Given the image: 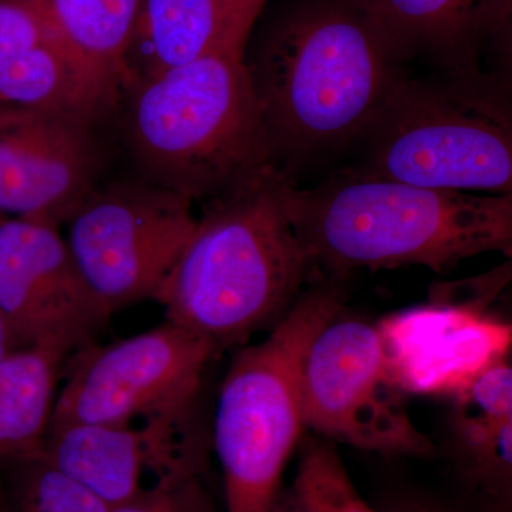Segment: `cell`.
<instances>
[{
	"mask_svg": "<svg viewBox=\"0 0 512 512\" xmlns=\"http://www.w3.org/2000/svg\"><path fill=\"white\" fill-rule=\"evenodd\" d=\"M53 33L99 116L119 107L124 59L141 0H42Z\"/></svg>",
	"mask_w": 512,
	"mask_h": 512,
	"instance_id": "cell-17",
	"label": "cell"
},
{
	"mask_svg": "<svg viewBox=\"0 0 512 512\" xmlns=\"http://www.w3.org/2000/svg\"><path fill=\"white\" fill-rule=\"evenodd\" d=\"M377 328L390 375L404 394L453 397L511 348V326L474 302L419 306Z\"/></svg>",
	"mask_w": 512,
	"mask_h": 512,
	"instance_id": "cell-13",
	"label": "cell"
},
{
	"mask_svg": "<svg viewBox=\"0 0 512 512\" xmlns=\"http://www.w3.org/2000/svg\"><path fill=\"white\" fill-rule=\"evenodd\" d=\"M121 101L141 180L192 202L217 200L282 170L245 53L221 47L131 87Z\"/></svg>",
	"mask_w": 512,
	"mask_h": 512,
	"instance_id": "cell-4",
	"label": "cell"
},
{
	"mask_svg": "<svg viewBox=\"0 0 512 512\" xmlns=\"http://www.w3.org/2000/svg\"><path fill=\"white\" fill-rule=\"evenodd\" d=\"M100 120L79 107L0 104V212L63 227L101 184Z\"/></svg>",
	"mask_w": 512,
	"mask_h": 512,
	"instance_id": "cell-10",
	"label": "cell"
},
{
	"mask_svg": "<svg viewBox=\"0 0 512 512\" xmlns=\"http://www.w3.org/2000/svg\"><path fill=\"white\" fill-rule=\"evenodd\" d=\"M291 177L276 170L202 204L197 228L156 301L165 320L221 350L274 328L312 278L288 211Z\"/></svg>",
	"mask_w": 512,
	"mask_h": 512,
	"instance_id": "cell-1",
	"label": "cell"
},
{
	"mask_svg": "<svg viewBox=\"0 0 512 512\" xmlns=\"http://www.w3.org/2000/svg\"><path fill=\"white\" fill-rule=\"evenodd\" d=\"M355 0H320L271 30L247 62L276 160L363 136L404 79Z\"/></svg>",
	"mask_w": 512,
	"mask_h": 512,
	"instance_id": "cell-3",
	"label": "cell"
},
{
	"mask_svg": "<svg viewBox=\"0 0 512 512\" xmlns=\"http://www.w3.org/2000/svg\"><path fill=\"white\" fill-rule=\"evenodd\" d=\"M0 104L83 106L79 73L42 0H0Z\"/></svg>",
	"mask_w": 512,
	"mask_h": 512,
	"instance_id": "cell-16",
	"label": "cell"
},
{
	"mask_svg": "<svg viewBox=\"0 0 512 512\" xmlns=\"http://www.w3.org/2000/svg\"><path fill=\"white\" fill-rule=\"evenodd\" d=\"M448 453L461 483L484 512H511L512 382L487 370L454 394Z\"/></svg>",
	"mask_w": 512,
	"mask_h": 512,
	"instance_id": "cell-15",
	"label": "cell"
},
{
	"mask_svg": "<svg viewBox=\"0 0 512 512\" xmlns=\"http://www.w3.org/2000/svg\"><path fill=\"white\" fill-rule=\"evenodd\" d=\"M296 235L316 268L419 265L447 271L464 259L512 249V194L417 187L363 171L286 192Z\"/></svg>",
	"mask_w": 512,
	"mask_h": 512,
	"instance_id": "cell-2",
	"label": "cell"
},
{
	"mask_svg": "<svg viewBox=\"0 0 512 512\" xmlns=\"http://www.w3.org/2000/svg\"><path fill=\"white\" fill-rule=\"evenodd\" d=\"M0 512H6L5 484L0 480Z\"/></svg>",
	"mask_w": 512,
	"mask_h": 512,
	"instance_id": "cell-27",
	"label": "cell"
},
{
	"mask_svg": "<svg viewBox=\"0 0 512 512\" xmlns=\"http://www.w3.org/2000/svg\"><path fill=\"white\" fill-rule=\"evenodd\" d=\"M342 308L336 282L313 285L268 338L239 350L232 360L214 421L225 512H271L305 427L299 382L306 350Z\"/></svg>",
	"mask_w": 512,
	"mask_h": 512,
	"instance_id": "cell-5",
	"label": "cell"
},
{
	"mask_svg": "<svg viewBox=\"0 0 512 512\" xmlns=\"http://www.w3.org/2000/svg\"><path fill=\"white\" fill-rule=\"evenodd\" d=\"M363 173L417 187L512 194V114L504 83L453 73L403 79L365 134Z\"/></svg>",
	"mask_w": 512,
	"mask_h": 512,
	"instance_id": "cell-6",
	"label": "cell"
},
{
	"mask_svg": "<svg viewBox=\"0 0 512 512\" xmlns=\"http://www.w3.org/2000/svg\"><path fill=\"white\" fill-rule=\"evenodd\" d=\"M397 59L424 52L477 73L481 43L505 35L511 0H355Z\"/></svg>",
	"mask_w": 512,
	"mask_h": 512,
	"instance_id": "cell-14",
	"label": "cell"
},
{
	"mask_svg": "<svg viewBox=\"0 0 512 512\" xmlns=\"http://www.w3.org/2000/svg\"><path fill=\"white\" fill-rule=\"evenodd\" d=\"M192 201L148 181L100 184L64 222L80 275L110 315L158 293L197 228Z\"/></svg>",
	"mask_w": 512,
	"mask_h": 512,
	"instance_id": "cell-7",
	"label": "cell"
},
{
	"mask_svg": "<svg viewBox=\"0 0 512 512\" xmlns=\"http://www.w3.org/2000/svg\"><path fill=\"white\" fill-rule=\"evenodd\" d=\"M18 349L22 348H20L18 340L13 335L8 320L0 311V360L5 359L6 356Z\"/></svg>",
	"mask_w": 512,
	"mask_h": 512,
	"instance_id": "cell-25",
	"label": "cell"
},
{
	"mask_svg": "<svg viewBox=\"0 0 512 512\" xmlns=\"http://www.w3.org/2000/svg\"><path fill=\"white\" fill-rule=\"evenodd\" d=\"M221 47L234 49L220 0H141L124 59L121 97Z\"/></svg>",
	"mask_w": 512,
	"mask_h": 512,
	"instance_id": "cell-18",
	"label": "cell"
},
{
	"mask_svg": "<svg viewBox=\"0 0 512 512\" xmlns=\"http://www.w3.org/2000/svg\"><path fill=\"white\" fill-rule=\"evenodd\" d=\"M271 512H302L291 487L282 485L281 491H279L278 497L272 505Z\"/></svg>",
	"mask_w": 512,
	"mask_h": 512,
	"instance_id": "cell-26",
	"label": "cell"
},
{
	"mask_svg": "<svg viewBox=\"0 0 512 512\" xmlns=\"http://www.w3.org/2000/svg\"><path fill=\"white\" fill-rule=\"evenodd\" d=\"M0 311L20 348L77 350L110 313L74 264L59 225L0 215Z\"/></svg>",
	"mask_w": 512,
	"mask_h": 512,
	"instance_id": "cell-11",
	"label": "cell"
},
{
	"mask_svg": "<svg viewBox=\"0 0 512 512\" xmlns=\"http://www.w3.org/2000/svg\"><path fill=\"white\" fill-rule=\"evenodd\" d=\"M192 416L138 424L72 423L49 427L43 457L64 476L116 507L154 478L185 467H207Z\"/></svg>",
	"mask_w": 512,
	"mask_h": 512,
	"instance_id": "cell-12",
	"label": "cell"
},
{
	"mask_svg": "<svg viewBox=\"0 0 512 512\" xmlns=\"http://www.w3.org/2000/svg\"><path fill=\"white\" fill-rule=\"evenodd\" d=\"M3 481L6 512H111L109 504L77 484L42 454L10 461Z\"/></svg>",
	"mask_w": 512,
	"mask_h": 512,
	"instance_id": "cell-20",
	"label": "cell"
},
{
	"mask_svg": "<svg viewBox=\"0 0 512 512\" xmlns=\"http://www.w3.org/2000/svg\"><path fill=\"white\" fill-rule=\"evenodd\" d=\"M217 353L207 339L168 320L109 345L87 343L67 359L50 427L191 417Z\"/></svg>",
	"mask_w": 512,
	"mask_h": 512,
	"instance_id": "cell-8",
	"label": "cell"
},
{
	"mask_svg": "<svg viewBox=\"0 0 512 512\" xmlns=\"http://www.w3.org/2000/svg\"><path fill=\"white\" fill-rule=\"evenodd\" d=\"M204 471L185 467L154 478L111 512H218L204 483Z\"/></svg>",
	"mask_w": 512,
	"mask_h": 512,
	"instance_id": "cell-22",
	"label": "cell"
},
{
	"mask_svg": "<svg viewBox=\"0 0 512 512\" xmlns=\"http://www.w3.org/2000/svg\"><path fill=\"white\" fill-rule=\"evenodd\" d=\"M383 512H460L450 505L423 497H404L387 505Z\"/></svg>",
	"mask_w": 512,
	"mask_h": 512,
	"instance_id": "cell-24",
	"label": "cell"
},
{
	"mask_svg": "<svg viewBox=\"0 0 512 512\" xmlns=\"http://www.w3.org/2000/svg\"><path fill=\"white\" fill-rule=\"evenodd\" d=\"M72 353L62 346L37 345L0 360V463L42 451Z\"/></svg>",
	"mask_w": 512,
	"mask_h": 512,
	"instance_id": "cell-19",
	"label": "cell"
},
{
	"mask_svg": "<svg viewBox=\"0 0 512 512\" xmlns=\"http://www.w3.org/2000/svg\"><path fill=\"white\" fill-rule=\"evenodd\" d=\"M340 313L319 329L303 359L305 427L360 450L431 456L433 443L414 426L390 375L379 328Z\"/></svg>",
	"mask_w": 512,
	"mask_h": 512,
	"instance_id": "cell-9",
	"label": "cell"
},
{
	"mask_svg": "<svg viewBox=\"0 0 512 512\" xmlns=\"http://www.w3.org/2000/svg\"><path fill=\"white\" fill-rule=\"evenodd\" d=\"M227 20L229 45L245 53V46L256 18L266 0H220Z\"/></svg>",
	"mask_w": 512,
	"mask_h": 512,
	"instance_id": "cell-23",
	"label": "cell"
},
{
	"mask_svg": "<svg viewBox=\"0 0 512 512\" xmlns=\"http://www.w3.org/2000/svg\"><path fill=\"white\" fill-rule=\"evenodd\" d=\"M291 490L302 512H375L357 493L335 448L323 440L306 441Z\"/></svg>",
	"mask_w": 512,
	"mask_h": 512,
	"instance_id": "cell-21",
	"label": "cell"
}]
</instances>
